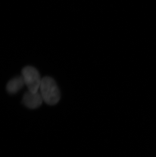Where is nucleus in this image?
I'll list each match as a JSON object with an SVG mask.
<instances>
[{
    "label": "nucleus",
    "instance_id": "3",
    "mask_svg": "<svg viewBox=\"0 0 156 157\" xmlns=\"http://www.w3.org/2000/svg\"><path fill=\"white\" fill-rule=\"evenodd\" d=\"M43 98L40 93L28 92L25 93L22 99L24 105L31 109L38 108L43 102Z\"/></svg>",
    "mask_w": 156,
    "mask_h": 157
},
{
    "label": "nucleus",
    "instance_id": "1",
    "mask_svg": "<svg viewBox=\"0 0 156 157\" xmlns=\"http://www.w3.org/2000/svg\"><path fill=\"white\" fill-rule=\"evenodd\" d=\"M39 89L43 101L47 104L55 105L59 102L61 98L59 88L51 77L45 76L42 78Z\"/></svg>",
    "mask_w": 156,
    "mask_h": 157
},
{
    "label": "nucleus",
    "instance_id": "4",
    "mask_svg": "<svg viewBox=\"0 0 156 157\" xmlns=\"http://www.w3.org/2000/svg\"><path fill=\"white\" fill-rule=\"evenodd\" d=\"M24 85L22 76L14 77L8 82L6 89L9 94H13L20 90Z\"/></svg>",
    "mask_w": 156,
    "mask_h": 157
},
{
    "label": "nucleus",
    "instance_id": "2",
    "mask_svg": "<svg viewBox=\"0 0 156 157\" xmlns=\"http://www.w3.org/2000/svg\"><path fill=\"white\" fill-rule=\"evenodd\" d=\"M21 75L28 91L32 93L38 92L42 80L39 71L34 67L27 66L22 69Z\"/></svg>",
    "mask_w": 156,
    "mask_h": 157
}]
</instances>
